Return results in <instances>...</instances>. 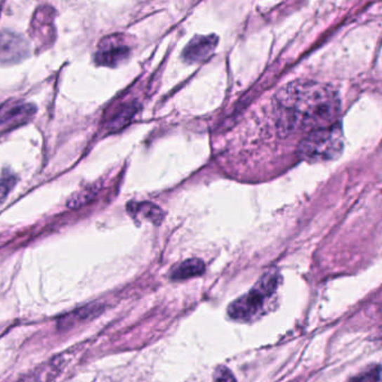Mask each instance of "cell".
Instances as JSON below:
<instances>
[{
	"label": "cell",
	"mask_w": 382,
	"mask_h": 382,
	"mask_svg": "<svg viewBox=\"0 0 382 382\" xmlns=\"http://www.w3.org/2000/svg\"><path fill=\"white\" fill-rule=\"evenodd\" d=\"M278 125L285 131H313L338 121L341 100L330 84L294 81L276 96Z\"/></svg>",
	"instance_id": "obj_1"
},
{
	"label": "cell",
	"mask_w": 382,
	"mask_h": 382,
	"mask_svg": "<svg viewBox=\"0 0 382 382\" xmlns=\"http://www.w3.org/2000/svg\"><path fill=\"white\" fill-rule=\"evenodd\" d=\"M344 136L338 124L310 131L298 147V154L308 163H322L336 159L343 152Z\"/></svg>",
	"instance_id": "obj_2"
},
{
	"label": "cell",
	"mask_w": 382,
	"mask_h": 382,
	"mask_svg": "<svg viewBox=\"0 0 382 382\" xmlns=\"http://www.w3.org/2000/svg\"><path fill=\"white\" fill-rule=\"evenodd\" d=\"M279 275L272 272L265 274L253 289L236 299L228 308V314L236 321H248L263 310L266 299L272 296L279 285Z\"/></svg>",
	"instance_id": "obj_3"
},
{
	"label": "cell",
	"mask_w": 382,
	"mask_h": 382,
	"mask_svg": "<svg viewBox=\"0 0 382 382\" xmlns=\"http://www.w3.org/2000/svg\"><path fill=\"white\" fill-rule=\"evenodd\" d=\"M33 103L20 99H11L0 105V135L25 125L37 114Z\"/></svg>",
	"instance_id": "obj_4"
},
{
	"label": "cell",
	"mask_w": 382,
	"mask_h": 382,
	"mask_svg": "<svg viewBox=\"0 0 382 382\" xmlns=\"http://www.w3.org/2000/svg\"><path fill=\"white\" fill-rule=\"evenodd\" d=\"M131 48L120 35H110L99 42L95 61L101 67H116L127 60Z\"/></svg>",
	"instance_id": "obj_5"
},
{
	"label": "cell",
	"mask_w": 382,
	"mask_h": 382,
	"mask_svg": "<svg viewBox=\"0 0 382 382\" xmlns=\"http://www.w3.org/2000/svg\"><path fill=\"white\" fill-rule=\"evenodd\" d=\"M29 53V44L22 35L13 32L0 33V63H16Z\"/></svg>",
	"instance_id": "obj_6"
},
{
	"label": "cell",
	"mask_w": 382,
	"mask_h": 382,
	"mask_svg": "<svg viewBox=\"0 0 382 382\" xmlns=\"http://www.w3.org/2000/svg\"><path fill=\"white\" fill-rule=\"evenodd\" d=\"M218 42L219 39L216 35H208V37L197 35L193 37L191 42L184 48L183 54H182L184 61L187 63L204 62L213 54Z\"/></svg>",
	"instance_id": "obj_7"
},
{
	"label": "cell",
	"mask_w": 382,
	"mask_h": 382,
	"mask_svg": "<svg viewBox=\"0 0 382 382\" xmlns=\"http://www.w3.org/2000/svg\"><path fill=\"white\" fill-rule=\"evenodd\" d=\"M103 312V305L90 304L65 314L58 320V327L60 330H69L73 327L84 324L86 322L93 320Z\"/></svg>",
	"instance_id": "obj_8"
},
{
	"label": "cell",
	"mask_w": 382,
	"mask_h": 382,
	"mask_svg": "<svg viewBox=\"0 0 382 382\" xmlns=\"http://www.w3.org/2000/svg\"><path fill=\"white\" fill-rule=\"evenodd\" d=\"M67 364V359L64 355L53 357L52 360L43 363L42 366L35 369L33 372L27 374L18 382H51L58 374L62 371V369Z\"/></svg>",
	"instance_id": "obj_9"
},
{
	"label": "cell",
	"mask_w": 382,
	"mask_h": 382,
	"mask_svg": "<svg viewBox=\"0 0 382 382\" xmlns=\"http://www.w3.org/2000/svg\"><path fill=\"white\" fill-rule=\"evenodd\" d=\"M127 210L133 219L146 220L154 225H159L164 218L163 211L150 202H131L127 205Z\"/></svg>",
	"instance_id": "obj_10"
},
{
	"label": "cell",
	"mask_w": 382,
	"mask_h": 382,
	"mask_svg": "<svg viewBox=\"0 0 382 382\" xmlns=\"http://www.w3.org/2000/svg\"><path fill=\"white\" fill-rule=\"evenodd\" d=\"M205 272V265L201 259L193 258L183 261L178 267H175L171 274L173 280H184L197 277Z\"/></svg>",
	"instance_id": "obj_11"
},
{
	"label": "cell",
	"mask_w": 382,
	"mask_h": 382,
	"mask_svg": "<svg viewBox=\"0 0 382 382\" xmlns=\"http://www.w3.org/2000/svg\"><path fill=\"white\" fill-rule=\"evenodd\" d=\"M137 110H138V105L135 103H131L120 108L108 121L107 129L109 133L121 131L122 128H125L133 120V116L137 114Z\"/></svg>",
	"instance_id": "obj_12"
},
{
	"label": "cell",
	"mask_w": 382,
	"mask_h": 382,
	"mask_svg": "<svg viewBox=\"0 0 382 382\" xmlns=\"http://www.w3.org/2000/svg\"><path fill=\"white\" fill-rule=\"evenodd\" d=\"M98 190L92 189V187H88V189L81 190V191L77 192L73 194L71 199H69L67 205L71 209H78L80 206L88 204L90 201L95 199L97 195Z\"/></svg>",
	"instance_id": "obj_13"
},
{
	"label": "cell",
	"mask_w": 382,
	"mask_h": 382,
	"mask_svg": "<svg viewBox=\"0 0 382 382\" xmlns=\"http://www.w3.org/2000/svg\"><path fill=\"white\" fill-rule=\"evenodd\" d=\"M17 178L15 175L9 172H4L0 178V203L5 201L6 197L8 195L9 192L14 187L16 184Z\"/></svg>",
	"instance_id": "obj_14"
},
{
	"label": "cell",
	"mask_w": 382,
	"mask_h": 382,
	"mask_svg": "<svg viewBox=\"0 0 382 382\" xmlns=\"http://www.w3.org/2000/svg\"><path fill=\"white\" fill-rule=\"evenodd\" d=\"M352 382H380V366H376L371 370L364 372Z\"/></svg>",
	"instance_id": "obj_15"
},
{
	"label": "cell",
	"mask_w": 382,
	"mask_h": 382,
	"mask_svg": "<svg viewBox=\"0 0 382 382\" xmlns=\"http://www.w3.org/2000/svg\"><path fill=\"white\" fill-rule=\"evenodd\" d=\"M213 382H237L232 372L225 367H219L214 372Z\"/></svg>",
	"instance_id": "obj_16"
},
{
	"label": "cell",
	"mask_w": 382,
	"mask_h": 382,
	"mask_svg": "<svg viewBox=\"0 0 382 382\" xmlns=\"http://www.w3.org/2000/svg\"><path fill=\"white\" fill-rule=\"evenodd\" d=\"M95 382H111L110 379L105 377H99L97 380H95Z\"/></svg>",
	"instance_id": "obj_17"
}]
</instances>
